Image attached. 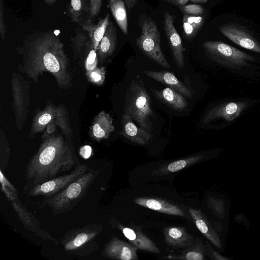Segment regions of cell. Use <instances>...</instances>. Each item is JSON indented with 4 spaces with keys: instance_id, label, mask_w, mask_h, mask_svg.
Instances as JSON below:
<instances>
[{
    "instance_id": "7",
    "label": "cell",
    "mask_w": 260,
    "mask_h": 260,
    "mask_svg": "<svg viewBox=\"0 0 260 260\" xmlns=\"http://www.w3.org/2000/svg\"><path fill=\"white\" fill-rule=\"evenodd\" d=\"M203 47L209 58L230 69H240L255 60L250 54L221 41H205Z\"/></svg>"
},
{
    "instance_id": "34",
    "label": "cell",
    "mask_w": 260,
    "mask_h": 260,
    "mask_svg": "<svg viewBox=\"0 0 260 260\" xmlns=\"http://www.w3.org/2000/svg\"><path fill=\"white\" fill-rule=\"evenodd\" d=\"M6 34V25L4 20V2L3 0H0V35L3 41L5 38Z\"/></svg>"
},
{
    "instance_id": "22",
    "label": "cell",
    "mask_w": 260,
    "mask_h": 260,
    "mask_svg": "<svg viewBox=\"0 0 260 260\" xmlns=\"http://www.w3.org/2000/svg\"><path fill=\"white\" fill-rule=\"evenodd\" d=\"M109 22L110 14L107 13L104 18H100L96 24L88 20L80 24L82 29L87 32L96 51L99 44L106 32Z\"/></svg>"
},
{
    "instance_id": "39",
    "label": "cell",
    "mask_w": 260,
    "mask_h": 260,
    "mask_svg": "<svg viewBox=\"0 0 260 260\" xmlns=\"http://www.w3.org/2000/svg\"><path fill=\"white\" fill-rule=\"evenodd\" d=\"M58 0H44L46 4L49 6L54 5Z\"/></svg>"
},
{
    "instance_id": "30",
    "label": "cell",
    "mask_w": 260,
    "mask_h": 260,
    "mask_svg": "<svg viewBox=\"0 0 260 260\" xmlns=\"http://www.w3.org/2000/svg\"><path fill=\"white\" fill-rule=\"evenodd\" d=\"M183 13L192 15H203L205 11L204 8L199 4H188L178 7Z\"/></svg>"
},
{
    "instance_id": "28",
    "label": "cell",
    "mask_w": 260,
    "mask_h": 260,
    "mask_svg": "<svg viewBox=\"0 0 260 260\" xmlns=\"http://www.w3.org/2000/svg\"><path fill=\"white\" fill-rule=\"evenodd\" d=\"M88 8L87 0H69L67 11L71 21L79 22L83 13H88Z\"/></svg>"
},
{
    "instance_id": "2",
    "label": "cell",
    "mask_w": 260,
    "mask_h": 260,
    "mask_svg": "<svg viewBox=\"0 0 260 260\" xmlns=\"http://www.w3.org/2000/svg\"><path fill=\"white\" fill-rule=\"evenodd\" d=\"M18 50L28 65L49 71L58 82L64 84L69 80L68 58L64 46L58 36L51 29L36 31L24 37L23 45Z\"/></svg>"
},
{
    "instance_id": "19",
    "label": "cell",
    "mask_w": 260,
    "mask_h": 260,
    "mask_svg": "<svg viewBox=\"0 0 260 260\" xmlns=\"http://www.w3.org/2000/svg\"><path fill=\"white\" fill-rule=\"evenodd\" d=\"M150 90L161 102L172 109L183 111L186 109L187 102L184 96L180 92L170 87H166L161 90L151 88Z\"/></svg>"
},
{
    "instance_id": "26",
    "label": "cell",
    "mask_w": 260,
    "mask_h": 260,
    "mask_svg": "<svg viewBox=\"0 0 260 260\" xmlns=\"http://www.w3.org/2000/svg\"><path fill=\"white\" fill-rule=\"evenodd\" d=\"M108 7L123 33L128 34V19L126 9L123 0H108Z\"/></svg>"
},
{
    "instance_id": "25",
    "label": "cell",
    "mask_w": 260,
    "mask_h": 260,
    "mask_svg": "<svg viewBox=\"0 0 260 260\" xmlns=\"http://www.w3.org/2000/svg\"><path fill=\"white\" fill-rule=\"evenodd\" d=\"M205 19L204 15L184 14L182 19L184 37L189 41L193 39L201 29Z\"/></svg>"
},
{
    "instance_id": "13",
    "label": "cell",
    "mask_w": 260,
    "mask_h": 260,
    "mask_svg": "<svg viewBox=\"0 0 260 260\" xmlns=\"http://www.w3.org/2000/svg\"><path fill=\"white\" fill-rule=\"evenodd\" d=\"M219 29L224 36L236 44L260 53V44L246 29L233 24L222 25Z\"/></svg>"
},
{
    "instance_id": "27",
    "label": "cell",
    "mask_w": 260,
    "mask_h": 260,
    "mask_svg": "<svg viewBox=\"0 0 260 260\" xmlns=\"http://www.w3.org/2000/svg\"><path fill=\"white\" fill-rule=\"evenodd\" d=\"M61 116V110L54 107L47 108L35 117L32 125L34 131L37 132L41 131L52 121L55 123L57 120H63V118H59Z\"/></svg>"
},
{
    "instance_id": "1",
    "label": "cell",
    "mask_w": 260,
    "mask_h": 260,
    "mask_svg": "<svg viewBox=\"0 0 260 260\" xmlns=\"http://www.w3.org/2000/svg\"><path fill=\"white\" fill-rule=\"evenodd\" d=\"M80 164L74 151L62 137H45L38 150L26 166L23 191L58 176Z\"/></svg>"
},
{
    "instance_id": "24",
    "label": "cell",
    "mask_w": 260,
    "mask_h": 260,
    "mask_svg": "<svg viewBox=\"0 0 260 260\" xmlns=\"http://www.w3.org/2000/svg\"><path fill=\"white\" fill-rule=\"evenodd\" d=\"M205 249L202 241L197 238L190 246L183 248L177 254H169L168 258L185 260H203L204 259Z\"/></svg>"
},
{
    "instance_id": "17",
    "label": "cell",
    "mask_w": 260,
    "mask_h": 260,
    "mask_svg": "<svg viewBox=\"0 0 260 260\" xmlns=\"http://www.w3.org/2000/svg\"><path fill=\"white\" fill-rule=\"evenodd\" d=\"M143 73L148 77L164 84L180 92L187 98L192 97L193 92L184 83L178 79L174 74L166 71L145 70Z\"/></svg>"
},
{
    "instance_id": "15",
    "label": "cell",
    "mask_w": 260,
    "mask_h": 260,
    "mask_svg": "<svg viewBox=\"0 0 260 260\" xmlns=\"http://www.w3.org/2000/svg\"><path fill=\"white\" fill-rule=\"evenodd\" d=\"M122 129L120 133L131 142L144 145L152 138L153 135L140 127L137 126L131 116L126 114H122Z\"/></svg>"
},
{
    "instance_id": "36",
    "label": "cell",
    "mask_w": 260,
    "mask_h": 260,
    "mask_svg": "<svg viewBox=\"0 0 260 260\" xmlns=\"http://www.w3.org/2000/svg\"><path fill=\"white\" fill-rule=\"evenodd\" d=\"M91 149L89 146H85L81 149V154L84 157H88L91 153Z\"/></svg>"
},
{
    "instance_id": "18",
    "label": "cell",
    "mask_w": 260,
    "mask_h": 260,
    "mask_svg": "<svg viewBox=\"0 0 260 260\" xmlns=\"http://www.w3.org/2000/svg\"><path fill=\"white\" fill-rule=\"evenodd\" d=\"M136 204L161 213L185 217L183 210L179 207L159 199L140 197L134 200Z\"/></svg>"
},
{
    "instance_id": "4",
    "label": "cell",
    "mask_w": 260,
    "mask_h": 260,
    "mask_svg": "<svg viewBox=\"0 0 260 260\" xmlns=\"http://www.w3.org/2000/svg\"><path fill=\"white\" fill-rule=\"evenodd\" d=\"M123 113L128 114L139 127L151 134L152 123L150 117L155 116L142 79H133L127 87Z\"/></svg>"
},
{
    "instance_id": "23",
    "label": "cell",
    "mask_w": 260,
    "mask_h": 260,
    "mask_svg": "<svg viewBox=\"0 0 260 260\" xmlns=\"http://www.w3.org/2000/svg\"><path fill=\"white\" fill-rule=\"evenodd\" d=\"M189 212L199 230L214 245L220 248L218 237L205 214L200 210L189 208Z\"/></svg>"
},
{
    "instance_id": "33",
    "label": "cell",
    "mask_w": 260,
    "mask_h": 260,
    "mask_svg": "<svg viewBox=\"0 0 260 260\" xmlns=\"http://www.w3.org/2000/svg\"><path fill=\"white\" fill-rule=\"evenodd\" d=\"M105 68H96L89 72V78L94 83L102 84L105 78Z\"/></svg>"
},
{
    "instance_id": "38",
    "label": "cell",
    "mask_w": 260,
    "mask_h": 260,
    "mask_svg": "<svg viewBox=\"0 0 260 260\" xmlns=\"http://www.w3.org/2000/svg\"><path fill=\"white\" fill-rule=\"evenodd\" d=\"M209 0H189V1H190L193 3H195V4H198V3L204 4V3H206Z\"/></svg>"
},
{
    "instance_id": "14",
    "label": "cell",
    "mask_w": 260,
    "mask_h": 260,
    "mask_svg": "<svg viewBox=\"0 0 260 260\" xmlns=\"http://www.w3.org/2000/svg\"><path fill=\"white\" fill-rule=\"evenodd\" d=\"M247 105L246 102H230L217 105L206 113L203 123L206 124L216 119L231 122L240 116Z\"/></svg>"
},
{
    "instance_id": "3",
    "label": "cell",
    "mask_w": 260,
    "mask_h": 260,
    "mask_svg": "<svg viewBox=\"0 0 260 260\" xmlns=\"http://www.w3.org/2000/svg\"><path fill=\"white\" fill-rule=\"evenodd\" d=\"M99 174V170L90 169L61 191L45 198L39 206H48L55 215L70 211L86 196Z\"/></svg>"
},
{
    "instance_id": "16",
    "label": "cell",
    "mask_w": 260,
    "mask_h": 260,
    "mask_svg": "<svg viewBox=\"0 0 260 260\" xmlns=\"http://www.w3.org/2000/svg\"><path fill=\"white\" fill-rule=\"evenodd\" d=\"M163 233L167 245L175 248L187 247L193 243L196 239L182 226L166 227Z\"/></svg>"
},
{
    "instance_id": "37",
    "label": "cell",
    "mask_w": 260,
    "mask_h": 260,
    "mask_svg": "<svg viewBox=\"0 0 260 260\" xmlns=\"http://www.w3.org/2000/svg\"><path fill=\"white\" fill-rule=\"evenodd\" d=\"M138 0H124L125 5L129 12L133 7L137 4Z\"/></svg>"
},
{
    "instance_id": "11",
    "label": "cell",
    "mask_w": 260,
    "mask_h": 260,
    "mask_svg": "<svg viewBox=\"0 0 260 260\" xmlns=\"http://www.w3.org/2000/svg\"><path fill=\"white\" fill-rule=\"evenodd\" d=\"M175 17L169 11L164 12V29L167 41L172 51L174 60L179 69L185 64L183 55L184 49L180 35L174 26Z\"/></svg>"
},
{
    "instance_id": "29",
    "label": "cell",
    "mask_w": 260,
    "mask_h": 260,
    "mask_svg": "<svg viewBox=\"0 0 260 260\" xmlns=\"http://www.w3.org/2000/svg\"><path fill=\"white\" fill-rule=\"evenodd\" d=\"M202 157L201 155H196L176 160L169 164L161 171L164 173L175 172L196 163Z\"/></svg>"
},
{
    "instance_id": "8",
    "label": "cell",
    "mask_w": 260,
    "mask_h": 260,
    "mask_svg": "<svg viewBox=\"0 0 260 260\" xmlns=\"http://www.w3.org/2000/svg\"><path fill=\"white\" fill-rule=\"evenodd\" d=\"M1 180L3 190L24 227L43 239L49 240L58 245L57 241L40 227L35 216L23 206L16 194V189L3 176L2 173Z\"/></svg>"
},
{
    "instance_id": "5",
    "label": "cell",
    "mask_w": 260,
    "mask_h": 260,
    "mask_svg": "<svg viewBox=\"0 0 260 260\" xmlns=\"http://www.w3.org/2000/svg\"><path fill=\"white\" fill-rule=\"evenodd\" d=\"M103 230V225L99 223L73 229L62 236L60 243L64 251L69 254L80 257L88 256L97 250L98 237Z\"/></svg>"
},
{
    "instance_id": "9",
    "label": "cell",
    "mask_w": 260,
    "mask_h": 260,
    "mask_svg": "<svg viewBox=\"0 0 260 260\" xmlns=\"http://www.w3.org/2000/svg\"><path fill=\"white\" fill-rule=\"evenodd\" d=\"M90 169L86 164L78 165L68 174L58 176L42 183L36 184L23 191L27 196L31 197L47 198L53 196L63 190Z\"/></svg>"
},
{
    "instance_id": "10",
    "label": "cell",
    "mask_w": 260,
    "mask_h": 260,
    "mask_svg": "<svg viewBox=\"0 0 260 260\" xmlns=\"http://www.w3.org/2000/svg\"><path fill=\"white\" fill-rule=\"evenodd\" d=\"M110 222L120 230L129 242L138 249L155 253L160 252L158 247L145 235L140 226L133 223L126 226L114 218L111 219Z\"/></svg>"
},
{
    "instance_id": "31",
    "label": "cell",
    "mask_w": 260,
    "mask_h": 260,
    "mask_svg": "<svg viewBox=\"0 0 260 260\" xmlns=\"http://www.w3.org/2000/svg\"><path fill=\"white\" fill-rule=\"evenodd\" d=\"M103 0H89L88 18L87 20L93 22L100 12Z\"/></svg>"
},
{
    "instance_id": "21",
    "label": "cell",
    "mask_w": 260,
    "mask_h": 260,
    "mask_svg": "<svg viewBox=\"0 0 260 260\" xmlns=\"http://www.w3.org/2000/svg\"><path fill=\"white\" fill-rule=\"evenodd\" d=\"M117 43V29L113 22L110 20L106 32L101 40L97 50L100 60L104 61L114 52Z\"/></svg>"
},
{
    "instance_id": "35",
    "label": "cell",
    "mask_w": 260,
    "mask_h": 260,
    "mask_svg": "<svg viewBox=\"0 0 260 260\" xmlns=\"http://www.w3.org/2000/svg\"><path fill=\"white\" fill-rule=\"evenodd\" d=\"M178 7L186 5L189 0H161Z\"/></svg>"
},
{
    "instance_id": "20",
    "label": "cell",
    "mask_w": 260,
    "mask_h": 260,
    "mask_svg": "<svg viewBox=\"0 0 260 260\" xmlns=\"http://www.w3.org/2000/svg\"><path fill=\"white\" fill-rule=\"evenodd\" d=\"M114 130L113 119L105 111L100 112L94 119L90 128L91 137L96 141L109 138Z\"/></svg>"
},
{
    "instance_id": "32",
    "label": "cell",
    "mask_w": 260,
    "mask_h": 260,
    "mask_svg": "<svg viewBox=\"0 0 260 260\" xmlns=\"http://www.w3.org/2000/svg\"><path fill=\"white\" fill-rule=\"evenodd\" d=\"M97 51L93 47L91 49L85 58V67L88 72H90L96 69L98 63Z\"/></svg>"
},
{
    "instance_id": "12",
    "label": "cell",
    "mask_w": 260,
    "mask_h": 260,
    "mask_svg": "<svg viewBox=\"0 0 260 260\" xmlns=\"http://www.w3.org/2000/svg\"><path fill=\"white\" fill-rule=\"evenodd\" d=\"M138 249L132 243L114 236L105 245L102 254L104 257L112 259L136 260L138 259Z\"/></svg>"
},
{
    "instance_id": "6",
    "label": "cell",
    "mask_w": 260,
    "mask_h": 260,
    "mask_svg": "<svg viewBox=\"0 0 260 260\" xmlns=\"http://www.w3.org/2000/svg\"><path fill=\"white\" fill-rule=\"evenodd\" d=\"M139 25L141 34L136 40V44L146 56L162 67L169 69L170 64L161 48V36L158 27L149 16L142 14L139 16Z\"/></svg>"
}]
</instances>
